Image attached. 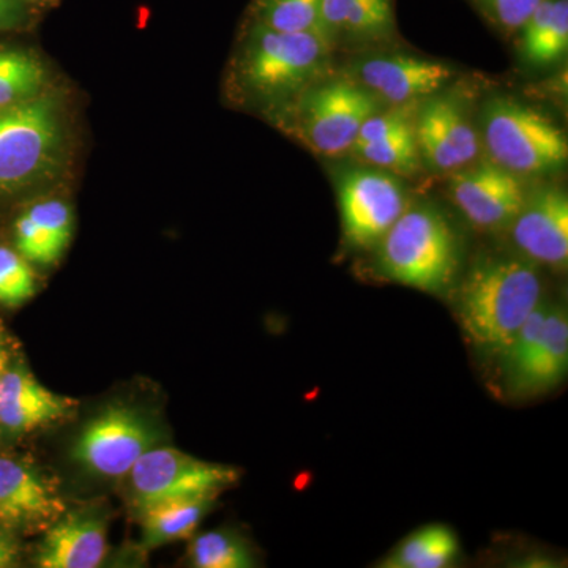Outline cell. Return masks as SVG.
I'll list each match as a JSON object with an SVG mask.
<instances>
[{
	"label": "cell",
	"mask_w": 568,
	"mask_h": 568,
	"mask_svg": "<svg viewBox=\"0 0 568 568\" xmlns=\"http://www.w3.org/2000/svg\"><path fill=\"white\" fill-rule=\"evenodd\" d=\"M61 144L54 97L37 95L0 108V190L20 189L41 178L54 166Z\"/></svg>",
	"instance_id": "6"
},
{
	"label": "cell",
	"mask_w": 568,
	"mask_h": 568,
	"mask_svg": "<svg viewBox=\"0 0 568 568\" xmlns=\"http://www.w3.org/2000/svg\"><path fill=\"white\" fill-rule=\"evenodd\" d=\"M62 511L61 500L31 467L0 458V521L13 526L54 523Z\"/></svg>",
	"instance_id": "18"
},
{
	"label": "cell",
	"mask_w": 568,
	"mask_h": 568,
	"mask_svg": "<svg viewBox=\"0 0 568 568\" xmlns=\"http://www.w3.org/2000/svg\"><path fill=\"white\" fill-rule=\"evenodd\" d=\"M18 559V547L6 534L0 532V568L13 567Z\"/></svg>",
	"instance_id": "30"
},
{
	"label": "cell",
	"mask_w": 568,
	"mask_h": 568,
	"mask_svg": "<svg viewBox=\"0 0 568 568\" xmlns=\"http://www.w3.org/2000/svg\"><path fill=\"white\" fill-rule=\"evenodd\" d=\"M459 555L454 530L444 525L425 526L407 536L384 560L387 568H444Z\"/></svg>",
	"instance_id": "22"
},
{
	"label": "cell",
	"mask_w": 568,
	"mask_h": 568,
	"mask_svg": "<svg viewBox=\"0 0 568 568\" xmlns=\"http://www.w3.org/2000/svg\"><path fill=\"white\" fill-rule=\"evenodd\" d=\"M414 123L386 136L377 138L375 141L354 145L351 151L362 162L377 170L392 171L396 174H414L420 163Z\"/></svg>",
	"instance_id": "23"
},
{
	"label": "cell",
	"mask_w": 568,
	"mask_h": 568,
	"mask_svg": "<svg viewBox=\"0 0 568 568\" xmlns=\"http://www.w3.org/2000/svg\"><path fill=\"white\" fill-rule=\"evenodd\" d=\"M447 63L416 55H379L357 63L354 80L381 103L418 104L436 95L454 78Z\"/></svg>",
	"instance_id": "12"
},
{
	"label": "cell",
	"mask_w": 568,
	"mask_h": 568,
	"mask_svg": "<svg viewBox=\"0 0 568 568\" xmlns=\"http://www.w3.org/2000/svg\"><path fill=\"white\" fill-rule=\"evenodd\" d=\"M416 111V140L418 152L437 171H459L476 162L480 140L465 104L454 97H429L418 103Z\"/></svg>",
	"instance_id": "10"
},
{
	"label": "cell",
	"mask_w": 568,
	"mask_h": 568,
	"mask_svg": "<svg viewBox=\"0 0 568 568\" xmlns=\"http://www.w3.org/2000/svg\"><path fill=\"white\" fill-rule=\"evenodd\" d=\"M321 32L334 48L384 43L396 33L395 0H323Z\"/></svg>",
	"instance_id": "17"
},
{
	"label": "cell",
	"mask_w": 568,
	"mask_h": 568,
	"mask_svg": "<svg viewBox=\"0 0 568 568\" xmlns=\"http://www.w3.org/2000/svg\"><path fill=\"white\" fill-rule=\"evenodd\" d=\"M106 552V521L102 515L74 511L52 523L37 556V566L97 568L102 566Z\"/></svg>",
	"instance_id": "15"
},
{
	"label": "cell",
	"mask_w": 568,
	"mask_h": 568,
	"mask_svg": "<svg viewBox=\"0 0 568 568\" xmlns=\"http://www.w3.org/2000/svg\"><path fill=\"white\" fill-rule=\"evenodd\" d=\"M518 32L526 61L532 65L560 61L568 50V0H541Z\"/></svg>",
	"instance_id": "21"
},
{
	"label": "cell",
	"mask_w": 568,
	"mask_h": 568,
	"mask_svg": "<svg viewBox=\"0 0 568 568\" xmlns=\"http://www.w3.org/2000/svg\"><path fill=\"white\" fill-rule=\"evenodd\" d=\"M450 196L474 226L497 230L510 226L528 194L519 175L491 160L457 171L452 179Z\"/></svg>",
	"instance_id": "11"
},
{
	"label": "cell",
	"mask_w": 568,
	"mask_h": 568,
	"mask_svg": "<svg viewBox=\"0 0 568 568\" xmlns=\"http://www.w3.org/2000/svg\"><path fill=\"white\" fill-rule=\"evenodd\" d=\"M21 2L28 3V6L33 7V9L41 11L54 9V7L59 6L61 0H21Z\"/></svg>",
	"instance_id": "32"
},
{
	"label": "cell",
	"mask_w": 568,
	"mask_h": 568,
	"mask_svg": "<svg viewBox=\"0 0 568 568\" xmlns=\"http://www.w3.org/2000/svg\"><path fill=\"white\" fill-rule=\"evenodd\" d=\"M567 366V312L562 306L551 305L536 345L514 369L504 373V387L517 398L545 394L562 383Z\"/></svg>",
	"instance_id": "14"
},
{
	"label": "cell",
	"mask_w": 568,
	"mask_h": 568,
	"mask_svg": "<svg viewBox=\"0 0 568 568\" xmlns=\"http://www.w3.org/2000/svg\"><path fill=\"white\" fill-rule=\"evenodd\" d=\"M134 503L140 510L183 497H216L237 480L234 467L203 462L171 447H152L130 470Z\"/></svg>",
	"instance_id": "7"
},
{
	"label": "cell",
	"mask_w": 568,
	"mask_h": 568,
	"mask_svg": "<svg viewBox=\"0 0 568 568\" xmlns=\"http://www.w3.org/2000/svg\"><path fill=\"white\" fill-rule=\"evenodd\" d=\"M294 100L295 134L323 156L349 152L362 125L381 111L379 100L353 78L316 81Z\"/></svg>",
	"instance_id": "5"
},
{
	"label": "cell",
	"mask_w": 568,
	"mask_h": 568,
	"mask_svg": "<svg viewBox=\"0 0 568 568\" xmlns=\"http://www.w3.org/2000/svg\"><path fill=\"white\" fill-rule=\"evenodd\" d=\"M470 2L497 29L514 33L521 29L541 0H470Z\"/></svg>",
	"instance_id": "28"
},
{
	"label": "cell",
	"mask_w": 568,
	"mask_h": 568,
	"mask_svg": "<svg viewBox=\"0 0 568 568\" xmlns=\"http://www.w3.org/2000/svg\"><path fill=\"white\" fill-rule=\"evenodd\" d=\"M321 9L323 0H253L248 22L278 32L323 33Z\"/></svg>",
	"instance_id": "24"
},
{
	"label": "cell",
	"mask_w": 568,
	"mask_h": 568,
	"mask_svg": "<svg viewBox=\"0 0 568 568\" xmlns=\"http://www.w3.org/2000/svg\"><path fill=\"white\" fill-rule=\"evenodd\" d=\"M7 364H9V351H7L6 332H3L2 324H0V383L6 376Z\"/></svg>",
	"instance_id": "31"
},
{
	"label": "cell",
	"mask_w": 568,
	"mask_h": 568,
	"mask_svg": "<svg viewBox=\"0 0 568 568\" xmlns=\"http://www.w3.org/2000/svg\"><path fill=\"white\" fill-rule=\"evenodd\" d=\"M481 130L493 162L517 175L551 173L566 164V134L551 119L511 99L491 100Z\"/></svg>",
	"instance_id": "4"
},
{
	"label": "cell",
	"mask_w": 568,
	"mask_h": 568,
	"mask_svg": "<svg viewBox=\"0 0 568 568\" xmlns=\"http://www.w3.org/2000/svg\"><path fill=\"white\" fill-rule=\"evenodd\" d=\"M190 558L197 568H250L254 564L252 549L244 538L230 530H211L194 538Z\"/></svg>",
	"instance_id": "26"
},
{
	"label": "cell",
	"mask_w": 568,
	"mask_h": 568,
	"mask_svg": "<svg viewBox=\"0 0 568 568\" xmlns=\"http://www.w3.org/2000/svg\"><path fill=\"white\" fill-rule=\"evenodd\" d=\"M36 294V276L20 253L0 246V304L18 306Z\"/></svg>",
	"instance_id": "27"
},
{
	"label": "cell",
	"mask_w": 568,
	"mask_h": 568,
	"mask_svg": "<svg viewBox=\"0 0 568 568\" xmlns=\"http://www.w3.org/2000/svg\"><path fill=\"white\" fill-rule=\"evenodd\" d=\"M14 233L18 253L26 261L44 265L55 263L73 235V213L62 201H40L18 219Z\"/></svg>",
	"instance_id": "19"
},
{
	"label": "cell",
	"mask_w": 568,
	"mask_h": 568,
	"mask_svg": "<svg viewBox=\"0 0 568 568\" xmlns=\"http://www.w3.org/2000/svg\"><path fill=\"white\" fill-rule=\"evenodd\" d=\"M213 500V496L183 497L142 508L144 548H159L192 537L211 511Z\"/></svg>",
	"instance_id": "20"
},
{
	"label": "cell",
	"mask_w": 568,
	"mask_h": 568,
	"mask_svg": "<svg viewBox=\"0 0 568 568\" xmlns=\"http://www.w3.org/2000/svg\"><path fill=\"white\" fill-rule=\"evenodd\" d=\"M343 234L349 245H377L406 211L402 183L387 171L361 168L347 171L338 183Z\"/></svg>",
	"instance_id": "8"
},
{
	"label": "cell",
	"mask_w": 568,
	"mask_h": 568,
	"mask_svg": "<svg viewBox=\"0 0 568 568\" xmlns=\"http://www.w3.org/2000/svg\"><path fill=\"white\" fill-rule=\"evenodd\" d=\"M377 245V264L392 282L443 293L457 272L454 231L435 209L406 207Z\"/></svg>",
	"instance_id": "3"
},
{
	"label": "cell",
	"mask_w": 568,
	"mask_h": 568,
	"mask_svg": "<svg viewBox=\"0 0 568 568\" xmlns=\"http://www.w3.org/2000/svg\"><path fill=\"white\" fill-rule=\"evenodd\" d=\"M47 81L36 55L13 48H0V108L40 95Z\"/></svg>",
	"instance_id": "25"
},
{
	"label": "cell",
	"mask_w": 568,
	"mask_h": 568,
	"mask_svg": "<svg viewBox=\"0 0 568 568\" xmlns=\"http://www.w3.org/2000/svg\"><path fill=\"white\" fill-rule=\"evenodd\" d=\"M77 403L52 394L21 366L7 369L0 383V425L13 433H28L73 413Z\"/></svg>",
	"instance_id": "16"
},
{
	"label": "cell",
	"mask_w": 568,
	"mask_h": 568,
	"mask_svg": "<svg viewBox=\"0 0 568 568\" xmlns=\"http://www.w3.org/2000/svg\"><path fill=\"white\" fill-rule=\"evenodd\" d=\"M511 237L530 263L566 267L568 261V197L555 186L530 197L510 223Z\"/></svg>",
	"instance_id": "13"
},
{
	"label": "cell",
	"mask_w": 568,
	"mask_h": 568,
	"mask_svg": "<svg viewBox=\"0 0 568 568\" xmlns=\"http://www.w3.org/2000/svg\"><path fill=\"white\" fill-rule=\"evenodd\" d=\"M541 301L536 264L525 257H487L463 282L457 312L474 345L500 354Z\"/></svg>",
	"instance_id": "1"
},
{
	"label": "cell",
	"mask_w": 568,
	"mask_h": 568,
	"mask_svg": "<svg viewBox=\"0 0 568 568\" xmlns=\"http://www.w3.org/2000/svg\"><path fill=\"white\" fill-rule=\"evenodd\" d=\"M155 443L156 433L140 413L114 406L82 429L73 447V458L95 476L123 477Z\"/></svg>",
	"instance_id": "9"
},
{
	"label": "cell",
	"mask_w": 568,
	"mask_h": 568,
	"mask_svg": "<svg viewBox=\"0 0 568 568\" xmlns=\"http://www.w3.org/2000/svg\"><path fill=\"white\" fill-rule=\"evenodd\" d=\"M334 50L320 32H278L248 22L239 81L261 102H290L320 81Z\"/></svg>",
	"instance_id": "2"
},
{
	"label": "cell",
	"mask_w": 568,
	"mask_h": 568,
	"mask_svg": "<svg viewBox=\"0 0 568 568\" xmlns=\"http://www.w3.org/2000/svg\"><path fill=\"white\" fill-rule=\"evenodd\" d=\"M32 11H39L21 0H0V31L14 28L28 20Z\"/></svg>",
	"instance_id": "29"
}]
</instances>
